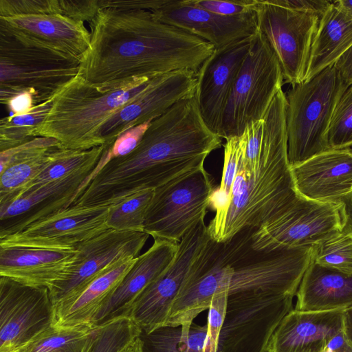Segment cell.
<instances>
[{
	"label": "cell",
	"mask_w": 352,
	"mask_h": 352,
	"mask_svg": "<svg viewBox=\"0 0 352 352\" xmlns=\"http://www.w3.org/2000/svg\"><path fill=\"white\" fill-rule=\"evenodd\" d=\"M89 26L90 46L78 75L102 88L179 70L197 74L215 50L199 37L159 21L148 10L100 8Z\"/></svg>",
	"instance_id": "cell-1"
},
{
	"label": "cell",
	"mask_w": 352,
	"mask_h": 352,
	"mask_svg": "<svg viewBox=\"0 0 352 352\" xmlns=\"http://www.w3.org/2000/svg\"><path fill=\"white\" fill-rule=\"evenodd\" d=\"M221 146V138L204 122L194 96L186 98L153 120L130 153L107 162L73 205H117L203 167Z\"/></svg>",
	"instance_id": "cell-2"
},
{
	"label": "cell",
	"mask_w": 352,
	"mask_h": 352,
	"mask_svg": "<svg viewBox=\"0 0 352 352\" xmlns=\"http://www.w3.org/2000/svg\"><path fill=\"white\" fill-rule=\"evenodd\" d=\"M263 120L250 133L247 144L258 163L245 166L240 160L228 206L207 226L217 242L230 240L244 228H258L302 198L295 189L288 161L286 104L274 101Z\"/></svg>",
	"instance_id": "cell-3"
},
{
	"label": "cell",
	"mask_w": 352,
	"mask_h": 352,
	"mask_svg": "<svg viewBox=\"0 0 352 352\" xmlns=\"http://www.w3.org/2000/svg\"><path fill=\"white\" fill-rule=\"evenodd\" d=\"M256 229L244 228L224 242L210 237L197 259L198 267L213 279L219 293L296 296L312 261L313 246L257 251L252 246Z\"/></svg>",
	"instance_id": "cell-4"
},
{
	"label": "cell",
	"mask_w": 352,
	"mask_h": 352,
	"mask_svg": "<svg viewBox=\"0 0 352 352\" xmlns=\"http://www.w3.org/2000/svg\"><path fill=\"white\" fill-rule=\"evenodd\" d=\"M151 79L136 78L116 87L102 88L78 75L54 96L34 137L54 138L71 150L103 145L100 133L107 120L140 95Z\"/></svg>",
	"instance_id": "cell-5"
},
{
	"label": "cell",
	"mask_w": 352,
	"mask_h": 352,
	"mask_svg": "<svg viewBox=\"0 0 352 352\" xmlns=\"http://www.w3.org/2000/svg\"><path fill=\"white\" fill-rule=\"evenodd\" d=\"M81 60L0 20V100L30 93L34 105L54 97L79 74Z\"/></svg>",
	"instance_id": "cell-6"
},
{
	"label": "cell",
	"mask_w": 352,
	"mask_h": 352,
	"mask_svg": "<svg viewBox=\"0 0 352 352\" xmlns=\"http://www.w3.org/2000/svg\"><path fill=\"white\" fill-rule=\"evenodd\" d=\"M349 86L335 67L292 85L285 94L290 166L329 150L327 132L336 106Z\"/></svg>",
	"instance_id": "cell-7"
},
{
	"label": "cell",
	"mask_w": 352,
	"mask_h": 352,
	"mask_svg": "<svg viewBox=\"0 0 352 352\" xmlns=\"http://www.w3.org/2000/svg\"><path fill=\"white\" fill-rule=\"evenodd\" d=\"M283 82L274 52L257 31L233 84L219 136L226 140L241 136L248 124L261 120Z\"/></svg>",
	"instance_id": "cell-8"
},
{
	"label": "cell",
	"mask_w": 352,
	"mask_h": 352,
	"mask_svg": "<svg viewBox=\"0 0 352 352\" xmlns=\"http://www.w3.org/2000/svg\"><path fill=\"white\" fill-rule=\"evenodd\" d=\"M214 188L212 179L203 166L155 189L144 232L154 240L179 243L204 219Z\"/></svg>",
	"instance_id": "cell-9"
},
{
	"label": "cell",
	"mask_w": 352,
	"mask_h": 352,
	"mask_svg": "<svg viewBox=\"0 0 352 352\" xmlns=\"http://www.w3.org/2000/svg\"><path fill=\"white\" fill-rule=\"evenodd\" d=\"M294 296L263 292L228 296L217 352H266L274 331L293 309Z\"/></svg>",
	"instance_id": "cell-10"
},
{
	"label": "cell",
	"mask_w": 352,
	"mask_h": 352,
	"mask_svg": "<svg viewBox=\"0 0 352 352\" xmlns=\"http://www.w3.org/2000/svg\"><path fill=\"white\" fill-rule=\"evenodd\" d=\"M344 226L341 202H321L304 197L257 228L252 248L272 251L315 245Z\"/></svg>",
	"instance_id": "cell-11"
},
{
	"label": "cell",
	"mask_w": 352,
	"mask_h": 352,
	"mask_svg": "<svg viewBox=\"0 0 352 352\" xmlns=\"http://www.w3.org/2000/svg\"><path fill=\"white\" fill-rule=\"evenodd\" d=\"M210 239L207 226L201 220L182 239L167 268L133 302L126 316L142 333L165 326L174 301L187 284L196 260Z\"/></svg>",
	"instance_id": "cell-12"
},
{
	"label": "cell",
	"mask_w": 352,
	"mask_h": 352,
	"mask_svg": "<svg viewBox=\"0 0 352 352\" xmlns=\"http://www.w3.org/2000/svg\"><path fill=\"white\" fill-rule=\"evenodd\" d=\"M254 11L258 32L274 52L284 82L291 85L305 80L311 49L320 18L256 0Z\"/></svg>",
	"instance_id": "cell-13"
},
{
	"label": "cell",
	"mask_w": 352,
	"mask_h": 352,
	"mask_svg": "<svg viewBox=\"0 0 352 352\" xmlns=\"http://www.w3.org/2000/svg\"><path fill=\"white\" fill-rule=\"evenodd\" d=\"M148 236L145 232L107 229L78 245L64 276L49 289L53 305L78 294L120 261L139 256Z\"/></svg>",
	"instance_id": "cell-14"
},
{
	"label": "cell",
	"mask_w": 352,
	"mask_h": 352,
	"mask_svg": "<svg viewBox=\"0 0 352 352\" xmlns=\"http://www.w3.org/2000/svg\"><path fill=\"white\" fill-rule=\"evenodd\" d=\"M110 207L72 205L21 231L0 239V247L75 250L80 243L109 229Z\"/></svg>",
	"instance_id": "cell-15"
},
{
	"label": "cell",
	"mask_w": 352,
	"mask_h": 352,
	"mask_svg": "<svg viewBox=\"0 0 352 352\" xmlns=\"http://www.w3.org/2000/svg\"><path fill=\"white\" fill-rule=\"evenodd\" d=\"M54 305L47 287L0 276V352H13L53 324Z\"/></svg>",
	"instance_id": "cell-16"
},
{
	"label": "cell",
	"mask_w": 352,
	"mask_h": 352,
	"mask_svg": "<svg viewBox=\"0 0 352 352\" xmlns=\"http://www.w3.org/2000/svg\"><path fill=\"white\" fill-rule=\"evenodd\" d=\"M196 73L179 70L155 77L136 98L117 109L102 126L100 138L110 148L127 130L151 122L179 101L194 96Z\"/></svg>",
	"instance_id": "cell-17"
},
{
	"label": "cell",
	"mask_w": 352,
	"mask_h": 352,
	"mask_svg": "<svg viewBox=\"0 0 352 352\" xmlns=\"http://www.w3.org/2000/svg\"><path fill=\"white\" fill-rule=\"evenodd\" d=\"M104 164L102 155L96 165L39 186L11 203L1 205L0 239L72 206Z\"/></svg>",
	"instance_id": "cell-18"
},
{
	"label": "cell",
	"mask_w": 352,
	"mask_h": 352,
	"mask_svg": "<svg viewBox=\"0 0 352 352\" xmlns=\"http://www.w3.org/2000/svg\"><path fill=\"white\" fill-rule=\"evenodd\" d=\"M255 35L215 49L196 74L194 97L199 111L207 126L218 135L233 84Z\"/></svg>",
	"instance_id": "cell-19"
},
{
	"label": "cell",
	"mask_w": 352,
	"mask_h": 352,
	"mask_svg": "<svg viewBox=\"0 0 352 352\" xmlns=\"http://www.w3.org/2000/svg\"><path fill=\"white\" fill-rule=\"evenodd\" d=\"M159 21L181 28L219 49L257 33L255 11L223 16L197 8L188 0H166L151 11Z\"/></svg>",
	"instance_id": "cell-20"
},
{
	"label": "cell",
	"mask_w": 352,
	"mask_h": 352,
	"mask_svg": "<svg viewBox=\"0 0 352 352\" xmlns=\"http://www.w3.org/2000/svg\"><path fill=\"white\" fill-rule=\"evenodd\" d=\"M290 171L302 197L338 202L352 191V148L327 150L290 166Z\"/></svg>",
	"instance_id": "cell-21"
},
{
	"label": "cell",
	"mask_w": 352,
	"mask_h": 352,
	"mask_svg": "<svg viewBox=\"0 0 352 352\" xmlns=\"http://www.w3.org/2000/svg\"><path fill=\"white\" fill-rule=\"evenodd\" d=\"M177 248V243L155 239L152 246L135 258L126 274L96 313L91 324L100 325L126 316L140 294L170 264Z\"/></svg>",
	"instance_id": "cell-22"
},
{
	"label": "cell",
	"mask_w": 352,
	"mask_h": 352,
	"mask_svg": "<svg viewBox=\"0 0 352 352\" xmlns=\"http://www.w3.org/2000/svg\"><path fill=\"white\" fill-rule=\"evenodd\" d=\"M342 311H301L293 309L272 334L266 352H323L342 331Z\"/></svg>",
	"instance_id": "cell-23"
},
{
	"label": "cell",
	"mask_w": 352,
	"mask_h": 352,
	"mask_svg": "<svg viewBox=\"0 0 352 352\" xmlns=\"http://www.w3.org/2000/svg\"><path fill=\"white\" fill-rule=\"evenodd\" d=\"M75 252V250L0 247V276L50 289L64 276Z\"/></svg>",
	"instance_id": "cell-24"
},
{
	"label": "cell",
	"mask_w": 352,
	"mask_h": 352,
	"mask_svg": "<svg viewBox=\"0 0 352 352\" xmlns=\"http://www.w3.org/2000/svg\"><path fill=\"white\" fill-rule=\"evenodd\" d=\"M294 309L301 311L344 310L352 307V273L312 261L304 273Z\"/></svg>",
	"instance_id": "cell-25"
},
{
	"label": "cell",
	"mask_w": 352,
	"mask_h": 352,
	"mask_svg": "<svg viewBox=\"0 0 352 352\" xmlns=\"http://www.w3.org/2000/svg\"><path fill=\"white\" fill-rule=\"evenodd\" d=\"M135 258H127L120 261L82 292L54 305L52 325L69 327L92 324L96 313L126 274Z\"/></svg>",
	"instance_id": "cell-26"
},
{
	"label": "cell",
	"mask_w": 352,
	"mask_h": 352,
	"mask_svg": "<svg viewBox=\"0 0 352 352\" xmlns=\"http://www.w3.org/2000/svg\"><path fill=\"white\" fill-rule=\"evenodd\" d=\"M12 28L52 44L82 60L90 46L84 22L58 14L0 17Z\"/></svg>",
	"instance_id": "cell-27"
},
{
	"label": "cell",
	"mask_w": 352,
	"mask_h": 352,
	"mask_svg": "<svg viewBox=\"0 0 352 352\" xmlns=\"http://www.w3.org/2000/svg\"><path fill=\"white\" fill-rule=\"evenodd\" d=\"M351 45L352 16L335 6L332 2L320 19L304 81L333 66Z\"/></svg>",
	"instance_id": "cell-28"
},
{
	"label": "cell",
	"mask_w": 352,
	"mask_h": 352,
	"mask_svg": "<svg viewBox=\"0 0 352 352\" xmlns=\"http://www.w3.org/2000/svg\"><path fill=\"white\" fill-rule=\"evenodd\" d=\"M98 325H52L13 352H89Z\"/></svg>",
	"instance_id": "cell-29"
},
{
	"label": "cell",
	"mask_w": 352,
	"mask_h": 352,
	"mask_svg": "<svg viewBox=\"0 0 352 352\" xmlns=\"http://www.w3.org/2000/svg\"><path fill=\"white\" fill-rule=\"evenodd\" d=\"M106 148L101 145L87 150L65 149L58 157L35 178L18 191L0 200V206L11 203L24 193L39 186L98 164Z\"/></svg>",
	"instance_id": "cell-30"
},
{
	"label": "cell",
	"mask_w": 352,
	"mask_h": 352,
	"mask_svg": "<svg viewBox=\"0 0 352 352\" xmlns=\"http://www.w3.org/2000/svg\"><path fill=\"white\" fill-rule=\"evenodd\" d=\"M208 327L164 326L140 336L144 352H204Z\"/></svg>",
	"instance_id": "cell-31"
},
{
	"label": "cell",
	"mask_w": 352,
	"mask_h": 352,
	"mask_svg": "<svg viewBox=\"0 0 352 352\" xmlns=\"http://www.w3.org/2000/svg\"><path fill=\"white\" fill-rule=\"evenodd\" d=\"M54 97L34 105L27 113L11 114L1 119L0 151L19 146L35 138V130L47 116Z\"/></svg>",
	"instance_id": "cell-32"
},
{
	"label": "cell",
	"mask_w": 352,
	"mask_h": 352,
	"mask_svg": "<svg viewBox=\"0 0 352 352\" xmlns=\"http://www.w3.org/2000/svg\"><path fill=\"white\" fill-rule=\"evenodd\" d=\"M66 149L58 147L39 156L11 164L0 172V200L20 190Z\"/></svg>",
	"instance_id": "cell-33"
},
{
	"label": "cell",
	"mask_w": 352,
	"mask_h": 352,
	"mask_svg": "<svg viewBox=\"0 0 352 352\" xmlns=\"http://www.w3.org/2000/svg\"><path fill=\"white\" fill-rule=\"evenodd\" d=\"M142 333L130 317H118L98 325L89 352H120Z\"/></svg>",
	"instance_id": "cell-34"
},
{
	"label": "cell",
	"mask_w": 352,
	"mask_h": 352,
	"mask_svg": "<svg viewBox=\"0 0 352 352\" xmlns=\"http://www.w3.org/2000/svg\"><path fill=\"white\" fill-rule=\"evenodd\" d=\"M154 190L141 191L110 207L107 225L119 231L144 232L146 211Z\"/></svg>",
	"instance_id": "cell-35"
},
{
	"label": "cell",
	"mask_w": 352,
	"mask_h": 352,
	"mask_svg": "<svg viewBox=\"0 0 352 352\" xmlns=\"http://www.w3.org/2000/svg\"><path fill=\"white\" fill-rule=\"evenodd\" d=\"M313 261L340 271L352 273V232H339L313 245Z\"/></svg>",
	"instance_id": "cell-36"
},
{
	"label": "cell",
	"mask_w": 352,
	"mask_h": 352,
	"mask_svg": "<svg viewBox=\"0 0 352 352\" xmlns=\"http://www.w3.org/2000/svg\"><path fill=\"white\" fill-rule=\"evenodd\" d=\"M329 149L352 147V85L340 96L327 132Z\"/></svg>",
	"instance_id": "cell-37"
},
{
	"label": "cell",
	"mask_w": 352,
	"mask_h": 352,
	"mask_svg": "<svg viewBox=\"0 0 352 352\" xmlns=\"http://www.w3.org/2000/svg\"><path fill=\"white\" fill-rule=\"evenodd\" d=\"M58 147L63 146L54 138L36 137L19 146L0 151V172L11 164L39 156Z\"/></svg>",
	"instance_id": "cell-38"
},
{
	"label": "cell",
	"mask_w": 352,
	"mask_h": 352,
	"mask_svg": "<svg viewBox=\"0 0 352 352\" xmlns=\"http://www.w3.org/2000/svg\"><path fill=\"white\" fill-rule=\"evenodd\" d=\"M246 135L243 133L239 137L226 140L223 145V166L219 189L231 197L232 187L236 175L239 162L246 144Z\"/></svg>",
	"instance_id": "cell-39"
},
{
	"label": "cell",
	"mask_w": 352,
	"mask_h": 352,
	"mask_svg": "<svg viewBox=\"0 0 352 352\" xmlns=\"http://www.w3.org/2000/svg\"><path fill=\"white\" fill-rule=\"evenodd\" d=\"M228 294L222 292L214 295L208 309V330L204 352H217L218 340L224 321Z\"/></svg>",
	"instance_id": "cell-40"
},
{
	"label": "cell",
	"mask_w": 352,
	"mask_h": 352,
	"mask_svg": "<svg viewBox=\"0 0 352 352\" xmlns=\"http://www.w3.org/2000/svg\"><path fill=\"white\" fill-rule=\"evenodd\" d=\"M192 5L209 12L223 15L236 16L254 10L256 0H188Z\"/></svg>",
	"instance_id": "cell-41"
},
{
	"label": "cell",
	"mask_w": 352,
	"mask_h": 352,
	"mask_svg": "<svg viewBox=\"0 0 352 352\" xmlns=\"http://www.w3.org/2000/svg\"><path fill=\"white\" fill-rule=\"evenodd\" d=\"M151 122H146L131 128L121 134L107 150V162L130 153L140 143Z\"/></svg>",
	"instance_id": "cell-42"
},
{
	"label": "cell",
	"mask_w": 352,
	"mask_h": 352,
	"mask_svg": "<svg viewBox=\"0 0 352 352\" xmlns=\"http://www.w3.org/2000/svg\"><path fill=\"white\" fill-rule=\"evenodd\" d=\"M270 1L290 10L316 14L320 18L332 4V1L327 0H270Z\"/></svg>",
	"instance_id": "cell-43"
},
{
	"label": "cell",
	"mask_w": 352,
	"mask_h": 352,
	"mask_svg": "<svg viewBox=\"0 0 352 352\" xmlns=\"http://www.w3.org/2000/svg\"><path fill=\"white\" fill-rule=\"evenodd\" d=\"M6 105L13 115H22L28 113L34 105L32 96L28 92H23L10 98Z\"/></svg>",
	"instance_id": "cell-44"
},
{
	"label": "cell",
	"mask_w": 352,
	"mask_h": 352,
	"mask_svg": "<svg viewBox=\"0 0 352 352\" xmlns=\"http://www.w3.org/2000/svg\"><path fill=\"white\" fill-rule=\"evenodd\" d=\"M333 66L344 83L348 86L352 85V45L340 56Z\"/></svg>",
	"instance_id": "cell-45"
},
{
	"label": "cell",
	"mask_w": 352,
	"mask_h": 352,
	"mask_svg": "<svg viewBox=\"0 0 352 352\" xmlns=\"http://www.w3.org/2000/svg\"><path fill=\"white\" fill-rule=\"evenodd\" d=\"M323 352H352V344L342 331L329 342Z\"/></svg>",
	"instance_id": "cell-46"
},
{
	"label": "cell",
	"mask_w": 352,
	"mask_h": 352,
	"mask_svg": "<svg viewBox=\"0 0 352 352\" xmlns=\"http://www.w3.org/2000/svg\"><path fill=\"white\" fill-rule=\"evenodd\" d=\"M352 148V147H351ZM338 202L342 205L344 226L343 228L352 232V191Z\"/></svg>",
	"instance_id": "cell-47"
},
{
	"label": "cell",
	"mask_w": 352,
	"mask_h": 352,
	"mask_svg": "<svg viewBox=\"0 0 352 352\" xmlns=\"http://www.w3.org/2000/svg\"><path fill=\"white\" fill-rule=\"evenodd\" d=\"M342 332L352 344V307L342 311Z\"/></svg>",
	"instance_id": "cell-48"
},
{
	"label": "cell",
	"mask_w": 352,
	"mask_h": 352,
	"mask_svg": "<svg viewBox=\"0 0 352 352\" xmlns=\"http://www.w3.org/2000/svg\"><path fill=\"white\" fill-rule=\"evenodd\" d=\"M120 352H144L143 342L141 337H138Z\"/></svg>",
	"instance_id": "cell-49"
},
{
	"label": "cell",
	"mask_w": 352,
	"mask_h": 352,
	"mask_svg": "<svg viewBox=\"0 0 352 352\" xmlns=\"http://www.w3.org/2000/svg\"><path fill=\"white\" fill-rule=\"evenodd\" d=\"M332 2L335 6L352 16V0H338Z\"/></svg>",
	"instance_id": "cell-50"
}]
</instances>
